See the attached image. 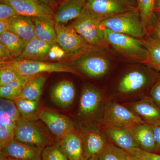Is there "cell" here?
Instances as JSON below:
<instances>
[{"instance_id":"cell-1","label":"cell","mask_w":160,"mask_h":160,"mask_svg":"<svg viewBox=\"0 0 160 160\" xmlns=\"http://www.w3.org/2000/svg\"><path fill=\"white\" fill-rule=\"evenodd\" d=\"M1 68L14 69L21 76L34 75L43 72H65L76 73V70L62 62H49L38 60L15 58L8 61H0Z\"/></svg>"},{"instance_id":"cell-2","label":"cell","mask_w":160,"mask_h":160,"mask_svg":"<svg viewBox=\"0 0 160 160\" xmlns=\"http://www.w3.org/2000/svg\"><path fill=\"white\" fill-rule=\"evenodd\" d=\"M102 21L85 7L82 14L70 26L90 46L107 48L109 44L104 38Z\"/></svg>"},{"instance_id":"cell-3","label":"cell","mask_w":160,"mask_h":160,"mask_svg":"<svg viewBox=\"0 0 160 160\" xmlns=\"http://www.w3.org/2000/svg\"><path fill=\"white\" fill-rule=\"evenodd\" d=\"M15 139L29 146L43 149L54 144L53 139L41 123L22 117L17 121Z\"/></svg>"},{"instance_id":"cell-4","label":"cell","mask_w":160,"mask_h":160,"mask_svg":"<svg viewBox=\"0 0 160 160\" xmlns=\"http://www.w3.org/2000/svg\"><path fill=\"white\" fill-rule=\"evenodd\" d=\"M101 25L115 32L137 38H142L146 34V28L143 26L138 9L103 20Z\"/></svg>"},{"instance_id":"cell-5","label":"cell","mask_w":160,"mask_h":160,"mask_svg":"<svg viewBox=\"0 0 160 160\" xmlns=\"http://www.w3.org/2000/svg\"><path fill=\"white\" fill-rule=\"evenodd\" d=\"M106 42L116 50L126 57L144 61L147 54V49L144 42L137 38L112 31L102 27Z\"/></svg>"},{"instance_id":"cell-6","label":"cell","mask_w":160,"mask_h":160,"mask_svg":"<svg viewBox=\"0 0 160 160\" xmlns=\"http://www.w3.org/2000/svg\"><path fill=\"white\" fill-rule=\"evenodd\" d=\"M80 134L82 144V158L84 159L98 156L109 143L102 129L89 122L81 124Z\"/></svg>"},{"instance_id":"cell-7","label":"cell","mask_w":160,"mask_h":160,"mask_svg":"<svg viewBox=\"0 0 160 160\" xmlns=\"http://www.w3.org/2000/svg\"><path fill=\"white\" fill-rule=\"evenodd\" d=\"M87 50L69 63V65L75 70L77 69L89 77L94 78L102 77L108 72L110 68L109 60L102 54L91 52H87Z\"/></svg>"},{"instance_id":"cell-8","label":"cell","mask_w":160,"mask_h":160,"mask_svg":"<svg viewBox=\"0 0 160 160\" xmlns=\"http://www.w3.org/2000/svg\"><path fill=\"white\" fill-rule=\"evenodd\" d=\"M104 103L102 93L90 85L83 87L80 96L78 115L80 118L89 122L94 119L102 109Z\"/></svg>"},{"instance_id":"cell-9","label":"cell","mask_w":160,"mask_h":160,"mask_svg":"<svg viewBox=\"0 0 160 160\" xmlns=\"http://www.w3.org/2000/svg\"><path fill=\"white\" fill-rule=\"evenodd\" d=\"M86 7L102 21L138 9L130 0H86Z\"/></svg>"},{"instance_id":"cell-10","label":"cell","mask_w":160,"mask_h":160,"mask_svg":"<svg viewBox=\"0 0 160 160\" xmlns=\"http://www.w3.org/2000/svg\"><path fill=\"white\" fill-rule=\"evenodd\" d=\"M58 44L67 55L82 53L90 48L85 39L71 26L55 22Z\"/></svg>"},{"instance_id":"cell-11","label":"cell","mask_w":160,"mask_h":160,"mask_svg":"<svg viewBox=\"0 0 160 160\" xmlns=\"http://www.w3.org/2000/svg\"><path fill=\"white\" fill-rule=\"evenodd\" d=\"M103 121L105 124L128 128L137 124L146 123L127 106L114 102L107 104Z\"/></svg>"},{"instance_id":"cell-12","label":"cell","mask_w":160,"mask_h":160,"mask_svg":"<svg viewBox=\"0 0 160 160\" xmlns=\"http://www.w3.org/2000/svg\"><path fill=\"white\" fill-rule=\"evenodd\" d=\"M39 119L49 131L60 140L74 130V123L70 118L52 110H42Z\"/></svg>"},{"instance_id":"cell-13","label":"cell","mask_w":160,"mask_h":160,"mask_svg":"<svg viewBox=\"0 0 160 160\" xmlns=\"http://www.w3.org/2000/svg\"><path fill=\"white\" fill-rule=\"evenodd\" d=\"M43 149L13 139L1 149V156L21 160H42Z\"/></svg>"},{"instance_id":"cell-14","label":"cell","mask_w":160,"mask_h":160,"mask_svg":"<svg viewBox=\"0 0 160 160\" xmlns=\"http://www.w3.org/2000/svg\"><path fill=\"white\" fill-rule=\"evenodd\" d=\"M104 130L115 145L123 150L128 152L140 148L130 128L104 123Z\"/></svg>"},{"instance_id":"cell-15","label":"cell","mask_w":160,"mask_h":160,"mask_svg":"<svg viewBox=\"0 0 160 160\" xmlns=\"http://www.w3.org/2000/svg\"><path fill=\"white\" fill-rule=\"evenodd\" d=\"M86 0H62L56 8L52 18L56 23L65 24L75 20L86 7Z\"/></svg>"},{"instance_id":"cell-16","label":"cell","mask_w":160,"mask_h":160,"mask_svg":"<svg viewBox=\"0 0 160 160\" xmlns=\"http://www.w3.org/2000/svg\"><path fill=\"white\" fill-rule=\"evenodd\" d=\"M1 2L10 5L19 15L32 17L53 16V9L35 0H0Z\"/></svg>"},{"instance_id":"cell-17","label":"cell","mask_w":160,"mask_h":160,"mask_svg":"<svg viewBox=\"0 0 160 160\" xmlns=\"http://www.w3.org/2000/svg\"><path fill=\"white\" fill-rule=\"evenodd\" d=\"M126 106L147 124L152 126L160 125V109L152 100H141Z\"/></svg>"},{"instance_id":"cell-18","label":"cell","mask_w":160,"mask_h":160,"mask_svg":"<svg viewBox=\"0 0 160 160\" xmlns=\"http://www.w3.org/2000/svg\"><path fill=\"white\" fill-rule=\"evenodd\" d=\"M76 94L73 83L63 80L56 84L50 92L52 101L62 108H69L74 102Z\"/></svg>"},{"instance_id":"cell-19","label":"cell","mask_w":160,"mask_h":160,"mask_svg":"<svg viewBox=\"0 0 160 160\" xmlns=\"http://www.w3.org/2000/svg\"><path fill=\"white\" fill-rule=\"evenodd\" d=\"M36 37L52 45L58 44L55 30V22L52 16L32 17Z\"/></svg>"},{"instance_id":"cell-20","label":"cell","mask_w":160,"mask_h":160,"mask_svg":"<svg viewBox=\"0 0 160 160\" xmlns=\"http://www.w3.org/2000/svg\"><path fill=\"white\" fill-rule=\"evenodd\" d=\"M6 21L8 31L16 34L26 43L36 38L34 25L30 17L18 15Z\"/></svg>"},{"instance_id":"cell-21","label":"cell","mask_w":160,"mask_h":160,"mask_svg":"<svg viewBox=\"0 0 160 160\" xmlns=\"http://www.w3.org/2000/svg\"><path fill=\"white\" fill-rule=\"evenodd\" d=\"M142 150L153 152L156 151L152 126L147 123H139L129 127Z\"/></svg>"},{"instance_id":"cell-22","label":"cell","mask_w":160,"mask_h":160,"mask_svg":"<svg viewBox=\"0 0 160 160\" xmlns=\"http://www.w3.org/2000/svg\"><path fill=\"white\" fill-rule=\"evenodd\" d=\"M148 77L142 72L134 70L125 74L120 80L118 91L122 94H130L142 89L147 82Z\"/></svg>"},{"instance_id":"cell-23","label":"cell","mask_w":160,"mask_h":160,"mask_svg":"<svg viewBox=\"0 0 160 160\" xmlns=\"http://www.w3.org/2000/svg\"><path fill=\"white\" fill-rule=\"evenodd\" d=\"M59 145L69 160L82 159V144L81 135L74 130L62 138Z\"/></svg>"},{"instance_id":"cell-24","label":"cell","mask_w":160,"mask_h":160,"mask_svg":"<svg viewBox=\"0 0 160 160\" xmlns=\"http://www.w3.org/2000/svg\"><path fill=\"white\" fill-rule=\"evenodd\" d=\"M52 46L49 43L35 38L26 43L22 53L17 59L38 61L48 60V53Z\"/></svg>"},{"instance_id":"cell-25","label":"cell","mask_w":160,"mask_h":160,"mask_svg":"<svg viewBox=\"0 0 160 160\" xmlns=\"http://www.w3.org/2000/svg\"><path fill=\"white\" fill-rule=\"evenodd\" d=\"M38 75L22 76L8 85L0 86L1 98L15 101L28 83Z\"/></svg>"},{"instance_id":"cell-26","label":"cell","mask_w":160,"mask_h":160,"mask_svg":"<svg viewBox=\"0 0 160 160\" xmlns=\"http://www.w3.org/2000/svg\"><path fill=\"white\" fill-rule=\"evenodd\" d=\"M21 117L30 121L35 122L39 119V101L18 99L14 101Z\"/></svg>"},{"instance_id":"cell-27","label":"cell","mask_w":160,"mask_h":160,"mask_svg":"<svg viewBox=\"0 0 160 160\" xmlns=\"http://www.w3.org/2000/svg\"><path fill=\"white\" fill-rule=\"evenodd\" d=\"M46 79L44 75H38L28 83L17 99H24L31 101H39Z\"/></svg>"},{"instance_id":"cell-28","label":"cell","mask_w":160,"mask_h":160,"mask_svg":"<svg viewBox=\"0 0 160 160\" xmlns=\"http://www.w3.org/2000/svg\"><path fill=\"white\" fill-rule=\"evenodd\" d=\"M0 42L9 49L14 59L21 56L26 44L24 40L9 31L0 34Z\"/></svg>"},{"instance_id":"cell-29","label":"cell","mask_w":160,"mask_h":160,"mask_svg":"<svg viewBox=\"0 0 160 160\" xmlns=\"http://www.w3.org/2000/svg\"><path fill=\"white\" fill-rule=\"evenodd\" d=\"M145 43L147 54L142 62L160 71V39L155 37L151 38Z\"/></svg>"},{"instance_id":"cell-30","label":"cell","mask_w":160,"mask_h":160,"mask_svg":"<svg viewBox=\"0 0 160 160\" xmlns=\"http://www.w3.org/2000/svg\"><path fill=\"white\" fill-rule=\"evenodd\" d=\"M98 157L99 160H130L127 151L109 142Z\"/></svg>"},{"instance_id":"cell-31","label":"cell","mask_w":160,"mask_h":160,"mask_svg":"<svg viewBox=\"0 0 160 160\" xmlns=\"http://www.w3.org/2000/svg\"><path fill=\"white\" fill-rule=\"evenodd\" d=\"M138 9L145 28L151 23L154 13L156 0H138Z\"/></svg>"},{"instance_id":"cell-32","label":"cell","mask_w":160,"mask_h":160,"mask_svg":"<svg viewBox=\"0 0 160 160\" xmlns=\"http://www.w3.org/2000/svg\"><path fill=\"white\" fill-rule=\"evenodd\" d=\"M0 112L17 122L21 118L14 101L1 98L0 100Z\"/></svg>"},{"instance_id":"cell-33","label":"cell","mask_w":160,"mask_h":160,"mask_svg":"<svg viewBox=\"0 0 160 160\" xmlns=\"http://www.w3.org/2000/svg\"><path fill=\"white\" fill-rule=\"evenodd\" d=\"M42 160H69L60 148L59 145L47 146L43 149Z\"/></svg>"},{"instance_id":"cell-34","label":"cell","mask_w":160,"mask_h":160,"mask_svg":"<svg viewBox=\"0 0 160 160\" xmlns=\"http://www.w3.org/2000/svg\"><path fill=\"white\" fill-rule=\"evenodd\" d=\"M130 160H160V155L135 148L127 152Z\"/></svg>"},{"instance_id":"cell-35","label":"cell","mask_w":160,"mask_h":160,"mask_svg":"<svg viewBox=\"0 0 160 160\" xmlns=\"http://www.w3.org/2000/svg\"><path fill=\"white\" fill-rule=\"evenodd\" d=\"M21 77L22 76L14 69L8 68H1L0 86L8 85Z\"/></svg>"},{"instance_id":"cell-36","label":"cell","mask_w":160,"mask_h":160,"mask_svg":"<svg viewBox=\"0 0 160 160\" xmlns=\"http://www.w3.org/2000/svg\"><path fill=\"white\" fill-rule=\"evenodd\" d=\"M15 130L0 123V149L7 146L15 139Z\"/></svg>"},{"instance_id":"cell-37","label":"cell","mask_w":160,"mask_h":160,"mask_svg":"<svg viewBox=\"0 0 160 160\" xmlns=\"http://www.w3.org/2000/svg\"><path fill=\"white\" fill-rule=\"evenodd\" d=\"M17 12L10 5L7 3L0 4V20H7L18 15Z\"/></svg>"},{"instance_id":"cell-38","label":"cell","mask_w":160,"mask_h":160,"mask_svg":"<svg viewBox=\"0 0 160 160\" xmlns=\"http://www.w3.org/2000/svg\"><path fill=\"white\" fill-rule=\"evenodd\" d=\"M67 56L66 52L63 50L58 44H55L52 46L48 55V59L59 60Z\"/></svg>"},{"instance_id":"cell-39","label":"cell","mask_w":160,"mask_h":160,"mask_svg":"<svg viewBox=\"0 0 160 160\" xmlns=\"http://www.w3.org/2000/svg\"><path fill=\"white\" fill-rule=\"evenodd\" d=\"M150 96L152 102L160 109V79L152 88Z\"/></svg>"},{"instance_id":"cell-40","label":"cell","mask_w":160,"mask_h":160,"mask_svg":"<svg viewBox=\"0 0 160 160\" xmlns=\"http://www.w3.org/2000/svg\"><path fill=\"white\" fill-rule=\"evenodd\" d=\"M150 24H152V30L155 38L160 39V13L154 12Z\"/></svg>"},{"instance_id":"cell-41","label":"cell","mask_w":160,"mask_h":160,"mask_svg":"<svg viewBox=\"0 0 160 160\" xmlns=\"http://www.w3.org/2000/svg\"><path fill=\"white\" fill-rule=\"evenodd\" d=\"M0 123L3 124L10 129L15 130L17 122L12 119L4 113L0 112Z\"/></svg>"},{"instance_id":"cell-42","label":"cell","mask_w":160,"mask_h":160,"mask_svg":"<svg viewBox=\"0 0 160 160\" xmlns=\"http://www.w3.org/2000/svg\"><path fill=\"white\" fill-rule=\"evenodd\" d=\"M0 61H8L13 59L11 52L6 46L0 42Z\"/></svg>"},{"instance_id":"cell-43","label":"cell","mask_w":160,"mask_h":160,"mask_svg":"<svg viewBox=\"0 0 160 160\" xmlns=\"http://www.w3.org/2000/svg\"><path fill=\"white\" fill-rule=\"evenodd\" d=\"M156 151L160 150V125L152 126Z\"/></svg>"},{"instance_id":"cell-44","label":"cell","mask_w":160,"mask_h":160,"mask_svg":"<svg viewBox=\"0 0 160 160\" xmlns=\"http://www.w3.org/2000/svg\"><path fill=\"white\" fill-rule=\"evenodd\" d=\"M35 1L44 6L51 8L53 10L56 8L58 6V3L56 0H35Z\"/></svg>"},{"instance_id":"cell-45","label":"cell","mask_w":160,"mask_h":160,"mask_svg":"<svg viewBox=\"0 0 160 160\" xmlns=\"http://www.w3.org/2000/svg\"><path fill=\"white\" fill-rule=\"evenodd\" d=\"M8 31V24L7 21L0 20V34Z\"/></svg>"},{"instance_id":"cell-46","label":"cell","mask_w":160,"mask_h":160,"mask_svg":"<svg viewBox=\"0 0 160 160\" xmlns=\"http://www.w3.org/2000/svg\"><path fill=\"white\" fill-rule=\"evenodd\" d=\"M154 12L160 13V0H156Z\"/></svg>"},{"instance_id":"cell-47","label":"cell","mask_w":160,"mask_h":160,"mask_svg":"<svg viewBox=\"0 0 160 160\" xmlns=\"http://www.w3.org/2000/svg\"><path fill=\"white\" fill-rule=\"evenodd\" d=\"M1 160H21L9 157H4L1 156Z\"/></svg>"},{"instance_id":"cell-48","label":"cell","mask_w":160,"mask_h":160,"mask_svg":"<svg viewBox=\"0 0 160 160\" xmlns=\"http://www.w3.org/2000/svg\"><path fill=\"white\" fill-rule=\"evenodd\" d=\"M82 160H99L98 158V156H95L93 157H92L90 158L89 159L86 160L84 159H82Z\"/></svg>"},{"instance_id":"cell-49","label":"cell","mask_w":160,"mask_h":160,"mask_svg":"<svg viewBox=\"0 0 160 160\" xmlns=\"http://www.w3.org/2000/svg\"><path fill=\"white\" fill-rule=\"evenodd\" d=\"M59 2H61V1H62V0H58Z\"/></svg>"}]
</instances>
